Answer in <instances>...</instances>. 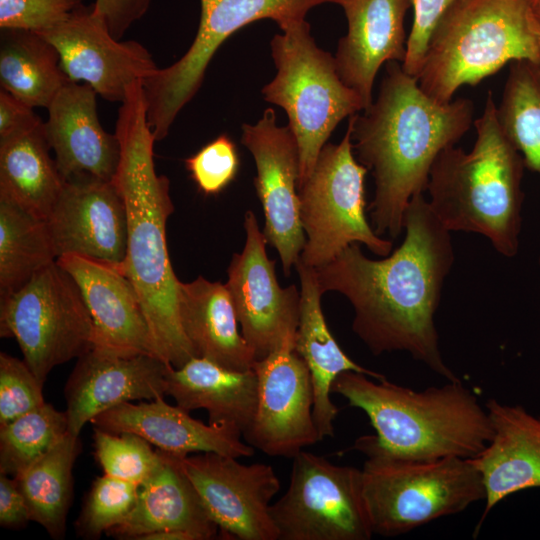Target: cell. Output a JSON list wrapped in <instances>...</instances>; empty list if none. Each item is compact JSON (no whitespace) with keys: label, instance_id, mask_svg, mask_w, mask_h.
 Here are the masks:
<instances>
[{"label":"cell","instance_id":"f1b7e54d","mask_svg":"<svg viewBox=\"0 0 540 540\" xmlns=\"http://www.w3.org/2000/svg\"><path fill=\"white\" fill-rule=\"evenodd\" d=\"M50 149L44 123L0 142V198L45 220L65 182L50 157Z\"/></svg>","mask_w":540,"mask_h":540},{"label":"cell","instance_id":"5bb4252c","mask_svg":"<svg viewBox=\"0 0 540 540\" xmlns=\"http://www.w3.org/2000/svg\"><path fill=\"white\" fill-rule=\"evenodd\" d=\"M258 379L253 420L245 442L268 456L293 458L321 441L313 417L314 393L309 369L287 341L252 367Z\"/></svg>","mask_w":540,"mask_h":540},{"label":"cell","instance_id":"8fae6325","mask_svg":"<svg viewBox=\"0 0 540 540\" xmlns=\"http://www.w3.org/2000/svg\"><path fill=\"white\" fill-rule=\"evenodd\" d=\"M200 23L190 48L174 64L143 80L147 120L157 141L163 140L182 108L198 92L217 49L246 25L271 19L281 29L305 20L307 12L338 0H200Z\"/></svg>","mask_w":540,"mask_h":540},{"label":"cell","instance_id":"f6af8a7d","mask_svg":"<svg viewBox=\"0 0 540 540\" xmlns=\"http://www.w3.org/2000/svg\"><path fill=\"white\" fill-rule=\"evenodd\" d=\"M538 21V19H537ZM537 37H538V45H539V49H540V23L539 21L537 22Z\"/></svg>","mask_w":540,"mask_h":540},{"label":"cell","instance_id":"3957f363","mask_svg":"<svg viewBox=\"0 0 540 540\" xmlns=\"http://www.w3.org/2000/svg\"><path fill=\"white\" fill-rule=\"evenodd\" d=\"M121 158L114 178L127 211V252L121 272L135 287L156 355L174 368L196 357L179 315L180 283L171 265L166 222L174 206L169 179L154 164L156 142L142 81L131 84L115 127Z\"/></svg>","mask_w":540,"mask_h":540},{"label":"cell","instance_id":"ee69618b","mask_svg":"<svg viewBox=\"0 0 540 540\" xmlns=\"http://www.w3.org/2000/svg\"><path fill=\"white\" fill-rule=\"evenodd\" d=\"M534 10H535L536 17L540 23V5L534 4Z\"/></svg>","mask_w":540,"mask_h":540},{"label":"cell","instance_id":"ac0fdd59","mask_svg":"<svg viewBox=\"0 0 540 540\" xmlns=\"http://www.w3.org/2000/svg\"><path fill=\"white\" fill-rule=\"evenodd\" d=\"M46 222L57 258L78 255L121 269L127 252V211L114 180L65 181Z\"/></svg>","mask_w":540,"mask_h":540},{"label":"cell","instance_id":"ba28073f","mask_svg":"<svg viewBox=\"0 0 540 540\" xmlns=\"http://www.w3.org/2000/svg\"><path fill=\"white\" fill-rule=\"evenodd\" d=\"M282 31L270 42L277 74L262 94L287 113L298 144L299 187L311 175L339 122L366 107L361 96L339 77L334 57L316 45L306 20Z\"/></svg>","mask_w":540,"mask_h":540},{"label":"cell","instance_id":"8d00e7d4","mask_svg":"<svg viewBox=\"0 0 540 540\" xmlns=\"http://www.w3.org/2000/svg\"><path fill=\"white\" fill-rule=\"evenodd\" d=\"M43 385L27 363L0 353V425L43 405Z\"/></svg>","mask_w":540,"mask_h":540},{"label":"cell","instance_id":"4fadbf2b","mask_svg":"<svg viewBox=\"0 0 540 540\" xmlns=\"http://www.w3.org/2000/svg\"><path fill=\"white\" fill-rule=\"evenodd\" d=\"M246 240L228 267L226 287L231 295L240 330L260 360L287 341H295L300 314V293L295 285L282 288L275 261L266 254L267 240L255 214L244 215Z\"/></svg>","mask_w":540,"mask_h":540},{"label":"cell","instance_id":"cb8c5ba5","mask_svg":"<svg viewBox=\"0 0 540 540\" xmlns=\"http://www.w3.org/2000/svg\"><path fill=\"white\" fill-rule=\"evenodd\" d=\"M485 407L493 436L480 453L469 458L485 489V508L477 532L500 501L522 490L540 488V416L496 399H489Z\"/></svg>","mask_w":540,"mask_h":540},{"label":"cell","instance_id":"e575fe53","mask_svg":"<svg viewBox=\"0 0 540 540\" xmlns=\"http://www.w3.org/2000/svg\"><path fill=\"white\" fill-rule=\"evenodd\" d=\"M95 457L104 474L141 485L161 460L158 449L141 436L113 433L94 427Z\"/></svg>","mask_w":540,"mask_h":540},{"label":"cell","instance_id":"30bf717a","mask_svg":"<svg viewBox=\"0 0 540 540\" xmlns=\"http://www.w3.org/2000/svg\"><path fill=\"white\" fill-rule=\"evenodd\" d=\"M0 335L17 341L42 383L54 367L90 351L95 339L81 293L57 261L0 298Z\"/></svg>","mask_w":540,"mask_h":540},{"label":"cell","instance_id":"60d3db41","mask_svg":"<svg viewBox=\"0 0 540 540\" xmlns=\"http://www.w3.org/2000/svg\"><path fill=\"white\" fill-rule=\"evenodd\" d=\"M151 0H95L93 11L110 34L121 40L127 30L148 11Z\"/></svg>","mask_w":540,"mask_h":540},{"label":"cell","instance_id":"836d02e7","mask_svg":"<svg viewBox=\"0 0 540 540\" xmlns=\"http://www.w3.org/2000/svg\"><path fill=\"white\" fill-rule=\"evenodd\" d=\"M68 433L66 412L46 402L0 425V474L16 476L47 454Z\"/></svg>","mask_w":540,"mask_h":540},{"label":"cell","instance_id":"603a6c76","mask_svg":"<svg viewBox=\"0 0 540 540\" xmlns=\"http://www.w3.org/2000/svg\"><path fill=\"white\" fill-rule=\"evenodd\" d=\"M347 20V33L334 57L339 77L355 90L367 110L380 67L402 63L406 56L404 18L411 0H338Z\"/></svg>","mask_w":540,"mask_h":540},{"label":"cell","instance_id":"4316f807","mask_svg":"<svg viewBox=\"0 0 540 540\" xmlns=\"http://www.w3.org/2000/svg\"><path fill=\"white\" fill-rule=\"evenodd\" d=\"M179 315L196 357L232 370H248L256 361L239 330V321L226 284L202 276L180 283Z\"/></svg>","mask_w":540,"mask_h":540},{"label":"cell","instance_id":"d4e9b609","mask_svg":"<svg viewBox=\"0 0 540 540\" xmlns=\"http://www.w3.org/2000/svg\"><path fill=\"white\" fill-rule=\"evenodd\" d=\"M159 451L160 463L139 486L135 507L106 534L117 539L140 540L153 532L184 531L195 540L215 538L219 527L183 471L179 457Z\"/></svg>","mask_w":540,"mask_h":540},{"label":"cell","instance_id":"bcb514c9","mask_svg":"<svg viewBox=\"0 0 540 540\" xmlns=\"http://www.w3.org/2000/svg\"><path fill=\"white\" fill-rule=\"evenodd\" d=\"M534 4L540 5V0H535V1H534Z\"/></svg>","mask_w":540,"mask_h":540},{"label":"cell","instance_id":"44dd1931","mask_svg":"<svg viewBox=\"0 0 540 540\" xmlns=\"http://www.w3.org/2000/svg\"><path fill=\"white\" fill-rule=\"evenodd\" d=\"M56 261L75 281L91 316L93 348L121 355L157 356L138 293L121 270L72 254Z\"/></svg>","mask_w":540,"mask_h":540},{"label":"cell","instance_id":"1f68e13d","mask_svg":"<svg viewBox=\"0 0 540 540\" xmlns=\"http://www.w3.org/2000/svg\"><path fill=\"white\" fill-rule=\"evenodd\" d=\"M56 259L46 220L0 198V298Z\"/></svg>","mask_w":540,"mask_h":540},{"label":"cell","instance_id":"ab89813d","mask_svg":"<svg viewBox=\"0 0 540 540\" xmlns=\"http://www.w3.org/2000/svg\"><path fill=\"white\" fill-rule=\"evenodd\" d=\"M456 0H411L413 22L406 42L402 69L418 78L428 42L437 24Z\"/></svg>","mask_w":540,"mask_h":540},{"label":"cell","instance_id":"7a4b0ae2","mask_svg":"<svg viewBox=\"0 0 540 540\" xmlns=\"http://www.w3.org/2000/svg\"><path fill=\"white\" fill-rule=\"evenodd\" d=\"M473 116L471 99L439 103L400 62L386 63L376 101L348 120L353 153L374 179L368 210L377 235L401 234L409 201L427 190L437 156L465 135Z\"/></svg>","mask_w":540,"mask_h":540},{"label":"cell","instance_id":"f546056e","mask_svg":"<svg viewBox=\"0 0 540 540\" xmlns=\"http://www.w3.org/2000/svg\"><path fill=\"white\" fill-rule=\"evenodd\" d=\"M69 81L57 49L44 36L28 30L1 29L0 83L3 90L32 108H48Z\"/></svg>","mask_w":540,"mask_h":540},{"label":"cell","instance_id":"b9f144b4","mask_svg":"<svg viewBox=\"0 0 540 540\" xmlns=\"http://www.w3.org/2000/svg\"><path fill=\"white\" fill-rule=\"evenodd\" d=\"M42 123L31 106L1 89L0 142L23 135Z\"/></svg>","mask_w":540,"mask_h":540},{"label":"cell","instance_id":"c3c4849f","mask_svg":"<svg viewBox=\"0 0 540 540\" xmlns=\"http://www.w3.org/2000/svg\"><path fill=\"white\" fill-rule=\"evenodd\" d=\"M535 1V0H534Z\"/></svg>","mask_w":540,"mask_h":540},{"label":"cell","instance_id":"277c9868","mask_svg":"<svg viewBox=\"0 0 540 540\" xmlns=\"http://www.w3.org/2000/svg\"><path fill=\"white\" fill-rule=\"evenodd\" d=\"M474 126L470 152L453 145L437 156L429 174L428 202L450 232L480 234L500 255L512 258L520 248L526 166L500 126L490 90Z\"/></svg>","mask_w":540,"mask_h":540},{"label":"cell","instance_id":"d6986e66","mask_svg":"<svg viewBox=\"0 0 540 540\" xmlns=\"http://www.w3.org/2000/svg\"><path fill=\"white\" fill-rule=\"evenodd\" d=\"M170 367L152 354L92 348L77 358L65 386L69 433L79 436L94 417L122 403L165 397Z\"/></svg>","mask_w":540,"mask_h":540},{"label":"cell","instance_id":"d6a6232c","mask_svg":"<svg viewBox=\"0 0 540 540\" xmlns=\"http://www.w3.org/2000/svg\"><path fill=\"white\" fill-rule=\"evenodd\" d=\"M497 117L525 166L540 175V63L511 62Z\"/></svg>","mask_w":540,"mask_h":540},{"label":"cell","instance_id":"ffe728a7","mask_svg":"<svg viewBox=\"0 0 540 540\" xmlns=\"http://www.w3.org/2000/svg\"><path fill=\"white\" fill-rule=\"evenodd\" d=\"M96 91L67 82L48 109L44 131L64 181L114 180L121 158L117 136L106 132L97 115Z\"/></svg>","mask_w":540,"mask_h":540},{"label":"cell","instance_id":"9a60e30c","mask_svg":"<svg viewBox=\"0 0 540 540\" xmlns=\"http://www.w3.org/2000/svg\"><path fill=\"white\" fill-rule=\"evenodd\" d=\"M214 452L179 458L207 512L222 533L240 540H278L271 501L280 480L269 464L240 463Z\"/></svg>","mask_w":540,"mask_h":540},{"label":"cell","instance_id":"5b68a950","mask_svg":"<svg viewBox=\"0 0 540 540\" xmlns=\"http://www.w3.org/2000/svg\"><path fill=\"white\" fill-rule=\"evenodd\" d=\"M332 392L364 411L378 443L396 456L472 458L493 436L486 407L460 380L417 391L346 371L335 379Z\"/></svg>","mask_w":540,"mask_h":540},{"label":"cell","instance_id":"7dc6e473","mask_svg":"<svg viewBox=\"0 0 540 540\" xmlns=\"http://www.w3.org/2000/svg\"><path fill=\"white\" fill-rule=\"evenodd\" d=\"M538 263H539V267H540V257H539V261H538Z\"/></svg>","mask_w":540,"mask_h":540},{"label":"cell","instance_id":"d590c367","mask_svg":"<svg viewBox=\"0 0 540 540\" xmlns=\"http://www.w3.org/2000/svg\"><path fill=\"white\" fill-rule=\"evenodd\" d=\"M139 485L104 474L93 482L75 530L84 539H98L120 524L135 507Z\"/></svg>","mask_w":540,"mask_h":540},{"label":"cell","instance_id":"e0dca14e","mask_svg":"<svg viewBox=\"0 0 540 540\" xmlns=\"http://www.w3.org/2000/svg\"><path fill=\"white\" fill-rule=\"evenodd\" d=\"M39 34L57 49L61 67L71 81H83L107 101L123 102L131 84L158 69L142 44L114 38L92 5L83 4Z\"/></svg>","mask_w":540,"mask_h":540},{"label":"cell","instance_id":"83f0119b","mask_svg":"<svg viewBox=\"0 0 540 540\" xmlns=\"http://www.w3.org/2000/svg\"><path fill=\"white\" fill-rule=\"evenodd\" d=\"M167 395L181 408L208 412V423H227L244 433L257 405L258 379L253 368L232 370L202 357H193L167 373Z\"/></svg>","mask_w":540,"mask_h":540},{"label":"cell","instance_id":"f35d334b","mask_svg":"<svg viewBox=\"0 0 540 540\" xmlns=\"http://www.w3.org/2000/svg\"><path fill=\"white\" fill-rule=\"evenodd\" d=\"M82 1L0 0V28L41 33L64 21Z\"/></svg>","mask_w":540,"mask_h":540},{"label":"cell","instance_id":"7bdbcfd3","mask_svg":"<svg viewBox=\"0 0 540 540\" xmlns=\"http://www.w3.org/2000/svg\"><path fill=\"white\" fill-rule=\"evenodd\" d=\"M29 521L25 498L14 477L0 474V525L7 529H21Z\"/></svg>","mask_w":540,"mask_h":540},{"label":"cell","instance_id":"484cf974","mask_svg":"<svg viewBox=\"0 0 540 540\" xmlns=\"http://www.w3.org/2000/svg\"><path fill=\"white\" fill-rule=\"evenodd\" d=\"M300 278V314L295 351L306 363L313 386V417L323 440L334 436V421L339 408L331 401L335 379L343 372L354 371L377 380L383 374L367 369L348 357L331 334L321 308L322 293L316 270L300 260L295 264Z\"/></svg>","mask_w":540,"mask_h":540},{"label":"cell","instance_id":"9c48e42d","mask_svg":"<svg viewBox=\"0 0 540 540\" xmlns=\"http://www.w3.org/2000/svg\"><path fill=\"white\" fill-rule=\"evenodd\" d=\"M351 140V125L338 144L326 143L309 178L298 187L300 219L306 242L299 260L318 268L350 244L387 256L393 243L377 235L365 214V176Z\"/></svg>","mask_w":540,"mask_h":540},{"label":"cell","instance_id":"6da1fadb","mask_svg":"<svg viewBox=\"0 0 540 540\" xmlns=\"http://www.w3.org/2000/svg\"><path fill=\"white\" fill-rule=\"evenodd\" d=\"M403 230L401 245L381 260L353 243L315 268L320 291L349 300L352 330L373 355L407 352L447 381H459L444 361L434 321L455 260L451 232L423 194L409 201Z\"/></svg>","mask_w":540,"mask_h":540},{"label":"cell","instance_id":"7c38bea8","mask_svg":"<svg viewBox=\"0 0 540 540\" xmlns=\"http://www.w3.org/2000/svg\"><path fill=\"white\" fill-rule=\"evenodd\" d=\"M285 494L271 504L278 540H369L362 472L301 450Z\"/></svg>","mask_w":540,"mask_h":540},{"label":"cell","instance_id":"7402d4cb","mask_svg":"<svg viewBox=\"0 0 540 540\" xmlns=\"http://www.w3.org/2000/svg\"><path fill=\"white\" fill-rule=\"evenodd\" d=\"M94 427L113 433L137 434L157 449L179 458L193 452H214L235 458L251 457L255 449L243 442L240 428L208 423L190 416L164 397L148 402H126L94 417Z\"/></svg>","mask_w":540,"mask_h":540},{"label":"cell","instance_id":"2e32d148","mask_svg":"<svg viewBox=\"0 0 540 540\" xmlns=\"http://www.w3.org/2000/svg\"><path fill=\"white\" fill-rule=\"evenodd\" d=\"M241 143L251 152L257 168L254 186L264 216V234L281 259L288 276L306 242L298 195L299 151L290 127L278 126L272 108L254 125H242Z\"/></svg>","mask_w":540,"mask_h":540},{"label":"cell","instance_id":"4dcf8cb0","mask_svg":"<svg viewBox=\"0 0 540 540\" xmlns=\"http://www.w3.org/2000/svg\"><path fill=\"white\" fill-rule=\"evenodd\" d=\"M81 452L79 436L68 433L47 454L14 476L30 521L54 539H62L72 499L74 463Z\"/></svg>","mask_w":540,"mask_h":540},{"label":"cell","instance_id":"74e56055","mask_svg":"<svg viewBox=\"0 0 540 540\" xmlns=\"http://www.w3.org/2000/svg\"><path fill=\"white\" fill-rule=\"evenodd\" d=\"M185 165L201 192L216 195L235 179L240 160L233 140L222 134L187 158Z\"/></svg>","mask_w":540,"mask_h":540},{"label":"cell","instance_id":"8992f818","mask_svg":"<svg viewBox=\"0 0 540 540\" xmlns=\"http://www.w3.org/2000/svg\"><path fill=\"white\" fill-rule=\"evenodd\" d=\"M537 22L534 0H456L428 42L420 88L445 104L509 62L540 63Z\"/></svg>","mask_w":540,"mask_h":540},{"label":"cell","instance_id":"52a82bcc","mask_svg":"<svg viewBox=\"0 0 540 540\" xmlns=\"http://www.w3.org/2000/svg\"><path fill=\"white\" fill-rule=\"evenodd\" d=\"M352 449L366 456L362 491L373 534L399 536L485 500L469 458H404L385 450L375 435L357 438Z\"/></svg>","mask_w":540,"mask_h":540}]
</instances>
